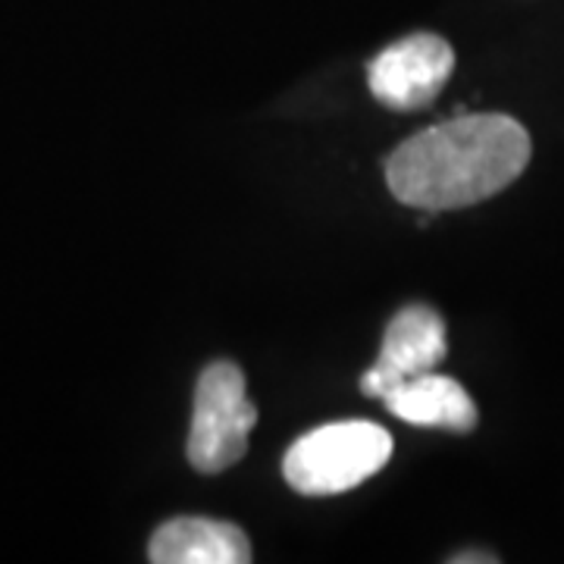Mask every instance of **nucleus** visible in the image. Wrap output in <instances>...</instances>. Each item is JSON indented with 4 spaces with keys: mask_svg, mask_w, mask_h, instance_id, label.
I'll use <instances>...</instances> for the list:
<instances>
[{
    "mask_svg": "<svg viewBox=\"0 0 564 564\" xmlns=\"http://www.w3.org/2000/svg\"><path fill=\"white\" fill-rule=\"evenodd\" d=\"M530 163V135L505 113H467L436 122L386 161L395 202L426 214L458 210L499 195Z\"/></svg>",
    "mask_w": 564,
    "mask_h": 564,
    "instance_id": "f257e3e1",
    "label": "nucleus"
},
{
    "mask_svg": "<svg viewBox=\"0 0 564 564\" xmlns=\"http://www.w3.org/2000/svg\"><path fill=\"white\" fill-rule=\"evenodd\" d=\"M392 458V436L380 423L336 421L304 433L282 458V477L302 496H339Z\"/></svg>",
    "mask_w": 564,
    "mask_h": 564,
    "instance_id": "f03ea898",
    "label": "nucleus"
},
{
    "mask_svg": "<svg viewBox=\"0 0 564 564\" xmlns=\"http://www.w3.org/2000/svg\"><path fill=\"white\" fill-rule=\"evenodd\" d=\"M258 408L245 395V373L232 361H214L195 386L188 462L198 474H220L248 452Z\"/></svg>",
    "mask_w": 564,
    "mask_h": 564,
    "instance_id": "7ed1b4c3",
    "label": "nucleus"
},
{
    "mask_svg": "<svg viewBox=\"0 0 564 564\" xmlns=\"http://www.w3.org/2000/svg\"><path fill=\"white\" fill-rule=\"evenodd\" d=\"M455 51L440 35L417 32L389 44L383 54L367 63L370 95L392 110H421L452 79Z\"/></svg>",
    "mask_w": 564,
    "mask_h": 564,
    "instance_id": "20e7f679",
    "label": "nucleus"
},
{
    "mask_svg": "<svg viewBox=\"0 0 564 564\" xmlns=\"http://www.w3.org/2000/svg\"><path fill=\"white\" fill-rule=\"evenodd\" d=\"M445 351L448 343L443 317L426 304H408L386 326L383 351L361 377V392L370 399H386L389 389H395L408 377L440 367Z\"/></svg>",
    "mask_w": 564,
    "mask_h": 564,
    "instance_id": "39448f33",
    "label": "nucleus"
},
{
    "mask_svg": "<svg viewBox=\"0 0 564 564\" xmlns=\"http://www.w3.org/2000/svg\"><path fill=\"white\" fill-rule=\"evenodd\" d=\"M148 558L154 564H245L251 543L242 527L214 518H176L154 530Z\"/></svg>",
    "mask_w": 564,
    "mask_h": 564,
    "instance_id": "423d86ee",
    "label": "nucleus"
},
{
    "mask_svg": "<svg viewBox=\"0 0 564 564\" xmlns=\"http://www.w3.org/2000/svg\"><path fill=\"white\" fill-rule=\"evenodd\" d=\"M386 408L404 423L414 426H440L455 433H470L477 426V404L464 392V386L443 373H417L408 377L383 399Z\"/></svg>",
    "mask_w": 564,
    "mask_h": 564,
    "instance_id": "0eeeda50",
    "label": "nucleus"
},
{
    "mask_svg": "<svg viewBox=\"0 0 564 564\" xmlns=\"http://www.w3.org/2000/svg\"><path fill=\"white\" fill-rule=\"evenodd\" d=\"M452 562L455 564H496V555H477V552H470V555H455Z\"/></svg>",
    "mask_w": 564,
    "mask_h": 564,
    "instance_id": "6e6552de",
    "label": "nucleus"
}]
</instances>
